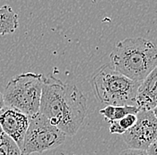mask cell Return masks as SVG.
<instances>
[{"label": "cell", "instance_id": "obj_1", "mask_svg": "<svg viewBox=\"0 0 157 155\" xmlns=\"http://www.w3.org/2000/svg\"><path fill=\"white\" fill-rule=\"evenodd\" d=\"M87 111V98L76 86L63 83L55 76L44 78L39 112L66 136L78 132Z\"/></svg>", "mask_w": 157, "mask_h": 155}, {"label": "cell", "instance_id": "obj_2", "mask_svg": "<svg viewBox=\"0 0 157 155\" xmlns=\"http://www.w3.org/2000/svg\"><path fill=\"white\" fill-rule=\"evenodd\" d=\"M110 63L128 78L141 81L156 68V47L144 38L121 40L110 55Z\"/></svg>", "mask_w": 157, "mask_h": 155}, {"label": "cell", "instance_id": "obj_3", "mask_svg": "<svg viewBox=\"0 0 157 155\" xmlns=\"http://www.w3.org/2000/svg\"><path fill=\"white\" fill-rule=\"evenodd\" d=\"M90 84L96 98L104 104L134 105L140 81L124 76L109 62L93 73Z\"/></svg>", "mask_w": 157, "mask_h": 155}, {"label": "cell", "instance_id": "obj_4", "mask_svg": "<svg viewBox=\"0 0 157 155\" xmlns=\"http://www.w3.org/2000/svg\"><path fill=\"white\" fill-rule=\"evenodd\" d=\"M40 73L25 72L13 77L3 94L5 105L16 108L29 117L39 112L44 82Z\"/></svg>", "mask_w": 157, "mask_h": 155}, {"label": "cell", "instance_id": "obj_5", "mask_svg": "<svg viewBox=\"0 0 157 155\" xmlns=\"http://www.w3.org/2000/svg\"><path fill=\"white\" fill-rule=\"evenodd\" d=\"M66 135L53 125L42 113L29 117L28 129L23 139L21 152L24 155L42 153L60 146Z\"/></svg>", "mask_w": 157, "mask_h": 155}, {"label": "cell", "instance_id": "obj_6", "mask_svg": "<svg viewBox=\"0 0 157 155\" xmlns=\"http://www.w3.org/2000/svg\"><path fill=\"white\" fill-rule=\"evenodd\" d=\"M122 138L129 148L146 150L157 138V119L155 110L139 111L137 121L127 129Z\"/></svg>", "mask_w": 157, "mask_h": 155}, {"label": "cell", "instance_id": "obj_7", "mask_svg": "<svg viewBox=\"0 0 157 155\" xmlns=\"http://www.w3.org/2000/svg\"><path fill=\"white\" fill-rule=\"evenodd\" d=\"M29 116L16 108L5 105L0 110V127L21 150L23 139L28 129Z\"/></svg>", "mask_w": 157, "mask_h": 155}, {"label": "cell", "instance_id": "obj_8", "mask_svg": "<svg viewBox=\"0 0 157 155\" xmlns=\"http://www.w3.org/2000/svg\"><path fill=\"white\" fill-rule=\"evenodd\" d=\"M157 70L154 69L140 81L135 96L134 105L138 111L155 110L157 105Z\"/></svg>", "mask_w": 157, "mask_h": 155}, {"label": "cell", "instance_id": "obj_9", "mask_svg": "<svg viewBox=\"0 0 157 155\" xmlns=\"http://www.w3.org/2000/svg\"><path fill=\"white\" fill-rule=\"evenodd\" d=\"M19 26L18 14L10 6L0 7V36L13 33Z\"/></svg>", "mask_w": 157, "mask_h": 155}, {"label": "cell", "instance_id": "obj_10", "mask_svg": "<svg viewBox=\"0 0 157 155\" xmlns=\"http://www.w3.org/2000/svg\"><path fill=\"white\" fill-rule=\"evenodd\" d=\"M138 109L135 105H107L100 110L99 113L103 115L108 122L118 120L127 114H137Z\"/></svg>", "mask_w": 157, "mask_h": 155}, {"label": "cell", "instance_id": "obj_11", "mask_svg": "<svg viewBox=\"0 0 157 155\" xmlns=\"http://www.w3.org/2000/svg\"><path fill=\"white\" fill-rule=\"evenodd\" d=\"M0 155H24L17 144L10 137L6 136L0 145Z\"/></svg>", "mask_w": 157, "mask_h": 155}, {"label": "cell", "instance_id": "obj_12", "mask_svg": "<svg viewBox=\"0 0 157 155\" xmlns=\"http://www.w3.org/2000/svg\"><path fill=\"white\" fill-rule=\"evenodd\" d=\"M113 121H115L116 124L118 126L120 127V128L123 131V133L130 128L131 127L133 126L136 121H137V114H127L124 117H122L121 119H118V120H113Z\"/></svg>", "mask_w": 157, "mask_h": 155}, {"label": "cell", "instance_id": "obj_13", "mask_svg": "<svg viewBox=\"0 0 157 155\" xmlns=\"http://www.w3.org/2000/svg\"><path fill=\"white\" fill-rule=\"evenodd\" d=\"M119 155H147V152H146V150L129 148V149L122 151Z\"/></svg>", "mask_w": 157, "mask_h": 155}, {"label": "cell", "instance_id": "obj_14", "mask_svg": "<svg viewBox=\"0 0 157 155\" xmlns=\"http://www.w3.org/2000/svg\"><path fill=\"white\" fill-rule=\"evenodd\" d=\"M156 147L157 143L156 141H155V142H153V143L146 149V152H147V155H157Z\"/></svg>", "mask_w": 157, "mask_h": 155}, {"label": "cell", "instance_id": "obj_15", "mask_svg": "<svg viewBox=\"0 0 157 155\" xmlns=\"http://www.w3.org/2000/svg\"><path fill=\"white\" fill-rule=\"evenodd\" d=\"M7 136V135L2 130V128H1V127H0V145L3 143V141L6 139V137Z\"/></svg>", "mask_w": 157, "mask_h": 155}, {"label": "cell", "instance_id": "obj_16", "mask_svg": "<svg viewBox=\"0 0 157 155\" xmlns=\"http://www.w3.org/2000/svg\"><path fill=\"white\" fill-rule=\"evenodd\" d=\"M5 106V102H4V96H3V94L0 92V110Z\"/></svg>", "mask_w": 157, "mask_h": 155}]
</instances>
